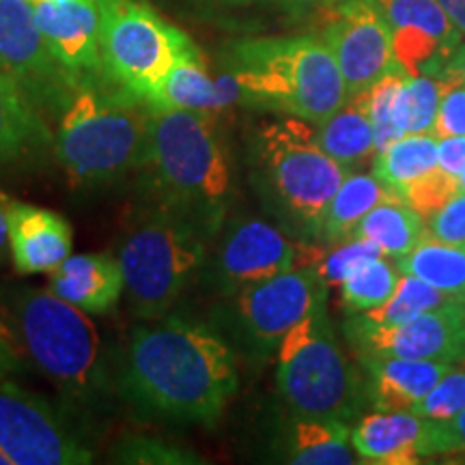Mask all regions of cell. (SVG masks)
Returning a JSON list of instances; mask_svg holds the SVG:
<instances>
[{
    "instance_id": "obj_42",
    "label": "cell",
    "mask_w": 465,
    "mask_h": 465,
    "mask_svg": "<svg viewBox=\"0 0 465 465\" xmlns=\"http://www.w3.org/2000/svg\"><path fill=\"white\" fill-rule=\"evenodd\" d=\"M438 166L452 177H461L465 168V136L438 138Z\"/></svg>"
},
{
    "instance_id": "obj_45",
    "label": "cell",
    "mask_w": 465,
    "mask_h": 465,
    "mask_svg": "<svg viewBox=\"0 0 465 465\" xmlns=\"http://www.w3.org/2000/svg\"><path fill=\"white\" fill-rule=\"evenodd\" d=\"M461 35H465V0H438Z\"/></svg>"
},
{
    "instance_id": "obj_23",
    "label": "cell",
    "mask_w": 465,
    "mask_h": 465,
    "mask_svg": "<svg viewBox=\"0 0 465 465\" xmlns=\"http://www.w3.org/2000/svg\"><path fill=\"white\" fill-rule=\"evenodd\" d=\"M391 194L373 173H349L322 213L317 240L328 246L349 240L366 213Z\"/></svg>"
},
{
    "instance_id": "obj_16",
    "label": "cell",
    "mask_w": 465,
    "mask_h": 465,
    "mask_svg": "<svg viewBox=\"0 0 465 465\" xmlns=\"http://www.w3.org/2000/svg\"><path fill=\"white\" fill-rule=\"evenodd\" d=\"M33 5L39 31L58 65L74 78L102 72L97 0H44Z\"/></svg>"
},
{
    "instance_id": "obj_31",
    "label": "cell",
    "mask_w": 465,
    "mask_h": 465,
    "mask_svg": "<svg viewBox=\"0 0 465 465\" xmlns=\"http://www.w3.org/2000/svg\"><path fill=\"white\" fill-rule=\"evenodd\" d=\"M444 293L438 289L429 287L420 278H414L410 274H401L397 289L380 308H373L369 312H356V315L366 323L375 325H399L411 319L424 315V312L435 311V308L449 304Z\"/></svg>"
},
{
    "instance_id": "obj_38",
    "label": "cell",
    "mask_w": 465,
    "mask_h": 465,
    "mask_svg": "<svg viewBox=\"0 0 465 465\" xmlns=\"http://www.w3.org/2000/svg\"><path fill=\"white\" fill-rule=\"evenodd\" d=\"M424 459L465 455V410L446 420H427Z\"/></svg>"
},
{
    "instance_id": "obj_18",
    "label": "cell",
    "mask_w": 465,
    "mask_h": 465,
    "mask_svg": "<svg viewBox=\"0 0 465 465\" xmlns=\"http://www.w3.org/2000/svg\"><path fill=\"white\" fill-rule=\"evenodd\" d=\"M11 259L20 274H52L72 257V226L56 212L25 203L11 207Z\"/></svg>"
},
{
    "instance_id": "obj_30",
    "label": "cell",
    "mask_w": 465,
    "mask_h": 465,
    "mask_svg": "<svg viewBox=\"0 0 465 465\" xmlns=\"http://www.w3.org/2000/svg\"><path fill=\"white\" fill-rule=\"evenodd\" d=\"M401 272L391 257H375L366 261L342 281L341 302L347 311L369 312L380 308L397 289Z\"/></svg>"
},
{
    "instance_id": "obj_11",
    "label": "cell",
    "mask_w": 465,
    "mask_h": 465,
    "mask_svg": "<svg viewBox=\"0 0 465 465\" xmlns=\"http://www.w3.org/2000/svg\"><path fill=\"white\" fill-rule=\"evenodd\" d=\"M0 450L11 465H86L93 452L45 399L0 377Z\"/></svg>"
},
{
    "instance_id": "obj_3",
    "label": "cell",
    "mask_w": 465,
    "mask_h": 465,
    "mask_svg": "<svg viewBox=\"0 0 465 465\" xmlns=\"http://www.w3.org/2000/svg\"><path fill=\"white\" fill-rule=\"evenodd\" d=\"M250 182L284 231L317 240L322 213L351 173L317 144L315 124L284 116L254 127Z\"/></svg>"
},
{
    "instance_id": "obj_39",
    "label": "cell",
    "mask_w": 465,
    "mask_h": 465,
    "mask_svg": "<svg viewBox=\"0 0 465 465\" xmlns=\"http://www.w3.org/2000/svg\"><path fill=\"white\" fill-rule=\"evenodd\" d=\"M433 134L444 136H465V83L441 80V97Z\"/></svg>"
},
{
    "instance_id": "obj_29",
    "label": "cell",
    "mask_w": 465,
    "mask_h": 465,
    "mask_svg": "<svg viewBox=\"0 0 465 465\" xmlns=\"http://www.w3.org/2000/svg\"><path fill=\"white\" fill-rule=\"evenodd\" d=\"M369 3L380 11L391 31H401V28L424 31L433 35L450 52L461 44V31L452 25L438 0H369Z\"/></svg>"
},
{
    "instance_id": "obj_9",
    "label": "cell",
    "mask_w": 465,
    "mask_h": 465,
    "mask_svg": "<svg viewBox=\"0 0 465 465\" xmlns=\"http://www.w3.org/2000/svg\"><path fill=\"white\" fill-rule=\"evenodd\" d=\"M97 3L102 14V72L116 89L144 102L194 44L143 0Z\"/></svg>"
},
{
    "instance_id": "obj_5",
    "label": "cell",
    "mask_w": 465,
    "mask_h": 465,
    "mask_svg": "<svg viewBox=\"0 0 465 465\" xmlns=\"http://www.w3.org/2000/svg\"><path fill=\"white\" fill-rule=\"evenodd\" d=\"M61 108L56 158L69 182L80 188H102L138 171L147 147V104L121 89H97L83 78Z\"/></svg>"
},
{
    "instance_id": "obj_6",
    "label": "cell",
    "mask_w": 465,
    "mask_h": 465,
    "mask_svg": "<svg viewBox=\"0 0 465 465\" xmlns=\"http://www.w3.org/2000/svg\"><path fill=\"white\" fill-rule=\"evenodd\" d=\"M11 302L14 330L28 360L69 399L100 403L110 392L108 364L89 312L50 289H22Z\"/></svg>"
},
{
    "instance_id": "obj_25",
    "label": "cell",
    "mask_w": 465,
    "mask_h": 465,
    "mask_svg": "<svg viewBox=\"0 0 465 465\" xmlns=\"http://www.w3.org/2000/svg\"><path fill=\"white\" fill-rule=\"evenodd\" d=\"M394 263L401 274L420 278L452 302H465V246L440 242L424 232L422 240Z\"/></svg>"
},
{
    "instance_id": "obj_10",
    "label": "cell",
    "mask_w": 465,
    "mask_h": 465,
    "mask_svg": "<svg viewBox=\"0 0 465 465\" xmlns=\"http://www.w3.org/2000/svg\"><path fill=\"white\" fill-rule=\"evenodd\" d=\"M328 289L312 265H295L231 295L226 325L250 353L265 356L304 319Z\"/></svg>"
},
{
    "instance_id": "obj_36",
    "label": "cell",
    "mask_w": 465,
    "mask_h": 465,
    "mask_svg": "<svg viewBox=\"0 0 465 465\" xmlns=\"http://www.w3.org/2000/svg\"><path fill=\"white\" fill-rule=\"evenodd\" d=\"M459 188V179L452 177V174L444 173L441 168L435 164L424 177L418 179L416 183H411L410 188L405 190L403 199L407 201L418 216H422V220H429L438 212L440 207H444L457 192Z\"/></svg>"
},
{
    "instance_id": "obj_20",
    "label": "cell",
    "mask_w": 465,
    "mask_h": 465,
    "mask_svg": "<svg viewBox=\"0 0 465 465\" xmlns=\"http://www.w3.org/2000/svg\"><path fill=\"white\" fill-rule=\"evenodd\" d=\"M427 418L414 411L366 414L351 427V444L360 461L377 465H411L422 461Z\"/></svg>"
},
{
    "instance_id": "obj_43",
    "label": "cell",
    "mask_w": 465,
    "mask_h": 465,
    "mask_svg": "<svg viewBox=\"0 0 465 465\" xmlns=\"http://www.w3.org/2000/svg\"><path fill=\"white\" fill-rule=\"evenodd\" d=\"M11 207H14V201H11L7 194L0 192V259L7 254V250H11V242H9Z\"/></svg>"
},
{
    "instance_id": "obj_40",
    "label": "cell",
    "mask_w": 465,
    "mask_h": 465,
    "mask_svg": "<svg viewBox=\"0 0 465 465\" xmlns=\"http://www.w3.org/2000/svg\"><path fill=\"white\" fill-rule=\"evenodd\" d=\"M424 226H427V235L435 240L465 246V190H459L444 207L424 220Z\"/></svg>"
},
{
    "instance_id": "obj_26",
    "label": "cell",
    "mask_w": 465,
    "mask_h": 465,
    "mask_svg": "<svg viewBox=\"0 0 465 465\" xmlns=\"http://www.w3.org/2000/svg\"><path fill=\"white\" fill-rule=\"evenodd\" d=\"M424 232L427 226L422 216H418L405 199L391 194L366 213L351 237H366L375 242L386 257L399 259L422 240Z\"/></svg>"
},
{
    "instance_id": "obj_19",
    "label": "cell",
    "mask_w": 465,
    "mask_h": 465,
    "mask_svg": "<svg viewBox=\"0 0 465 465\" xmlns=\"http://www.w3.org/2000/svg\"><path fill=\"white\" fill-rule=\"evenodd\" d=\"M369 403L380 411H414L455 364L435 360L362 356Z\"/></svg>"
},
{
    "instance_id": "obj_35",
    "label": "cell",
    "mask_w": 465,
    "mask_h": 465,
    "mask_svg": "<svg viewBox=\"0 0 465 465\" xmlns=\"http://www.w3.org/2000/svg\"><path fill=\"white\" fill-rule=\"evenodd\" d=\"M381 248L375 242L366 240V237H349L345 242L332 243V250L325 254H319L312 265L317 274L328 287H339L345 278L351 274L356 267H360L366 261L381 257ZM386 257V254H383Z\"/></svg>"
},
{
    "instance_id": "obj_41",
    "label": "cell",
    "mask_w": 465,
    "mask_h": 465,
    "mask_svg": "<svg viewBox=\"0 0 465 465\" xmlns=\"http://www.w3.org/2000/svg\"><path fill=\"white\" fill-rule=\"evenodd\" d=\"M25 347L15 330L0 319V377H11L25 369Z\"/></svg>"
},
{
    "instance_id": "obj_17",
    "label": "cell",
    "mask_w": 465,
    "mask_h": 465,
    "mask_svg": "<svg viewBox=\"0 0 465 465\" xmlns=\"http://www.w3.org/2000/svg\"><path fill=\"white\" fill-rule=\"evenodd\" d=\"M242 100L243 95L235 75L224 74L218 80H213L199 48L192 45L174 63L166 78L155 86L144 104L153 113H168V110L223 113L224 108Z\"/></svg>"
},
{
    "instance_id": "obj_8",
    "label": "cell",
    "mask_w": 465,
    "mask_h": 465,
    "mask_svg": "<svg viewBox=\"0 0 465 465\" xmlns=\"http://www.w3.org/2000/svg\"><path fill=\"white\" fill-rule=\"evenodd\" d=\"M213 237L188 218L151 209L119 248L130 312L162 319L205 272Z\"/></svg>"
},
{
    "instance_id": "obj_37",
    "label": "cell",
    "mask_w": 465,
    "mask_h": 465,
    "mask_svg": "<svg viewBox=\"0 0 465 465\" xmlns=\"http://www.w3.org/2000/svg\"><path fill=\"white\" fill-rule=\"evenodd\" d=\"M461 410H465V369L455 364L418 403L414 414L427 420H446Z\"/></svg>"
},
{
    "instance_id": "obj_4",
    "label": "cell",
    "mask_w": 465,
    "mask_h": 465,
    "mask_svg": "<svg viewBox=\"0 0 465 465\" xmlns=\"http://www.w3.org/2000/svg\"><path fill=\"white\" fill-rule=\"evenodd\" d=\"M243 104L322 124L345 104V80L323 37H259L235 44L226 58Z\"/></svg>"
},
{
    "instance_id": "obj_12",
    "label": "cell",
    "mask_w": 465,
    "mask_h": 465,
    "mask_svg": "<svg viewBox=\"0 0 465 465\" xmlns=\"http://www.w3.org/2000/svg\"><path fill=\"white\" fill-rule=\"evenodd\" d=\"M300 252L281 226L259 218H226L213 240L205 272L213 289L231 298L295 267Z\"/></svg>"
},
{
    "instance_id": "obj_15",
    "label": "cell",
    "mask_w": 465,
    "mask_h": 465,
    "mask_svg": "<svg viewBox=\"0 0 465 465\" xmlns=\"http://www.w3.org/2000/svg\"><path fill=\"white\" fill-rule=\"evenodd\" d=\"M323 42L345 80L347 97L362 95L377 80L401 69L392 50V33L369 0H349L330 15Z\"/></svg>"
},
{
    "instance_id": "obj_33",
    "label": "cell",
    "mask_w": 465,
    "mask_h": 465,
    "mask_svg": "<svg viewBox=\"0 0 465 465\" xmlns=\"http://www.w3.org/2000/svg\"><path fill=\"white\" fill-rule=\"evenodd\" d=\"M405 72L403 69H394L388 75H383L381 80L371 86L369 91H364L362 95H358V100L364 104L366 114H369L371 125H373L375 134V147L377 153L399 141L401 136H405L399 130L397 116H394V106H397V93L403 83Z\"/></svg>"
},
{
    "instance_id": "obj_7",
    "label": "cell",
    "mask_w": 465,
    "mask_h": 465,
    "mask_svg": "<svg viewBox=\"0 0 465 465\" xmlns=\"http://www.w3.org/2000/svg\"><path fill=\"white\" fill-rule=\"evenodd\" d=\"M276 383L295 418L349 424L369 401L364 380L336 341L325 293L278 345Z\"/></svg>"
},
{
    "instance_id": "obj_22",
    "label": "cell",
    "mask_w": 465,
    "mask_h": 465,
    "mask_svg": "<svg viewBox=\"0 0 465 465\" xmlns=\"http://www.w3.org/2000/svg\"><path fill=\"white\" fill-rule=\"evenodd\" d=\"M315 138L330 158L351 173L366 162L373 164L377 155L373 125L358 97L347 100L334 114L315 124Z\"/></svg>"
},
{
    "instance_id": "obj_21",
    "label": "cell",
    "mask_w": 465,
    "mask_h": 465,
    "mask_svg": "<svg viewBox=\"0 0 465 465\" xmlns=\"http://www.w3.org/2000/svg\"><path fill=\"white\" fill-rule=\"evenodd\" d=\"M50 291L89 315H106L125 293V281L119 259L74 254L52 272Z\"/></svg>"
},
{
    "instance_id": "obj_46",
    "label": "cell",
    "mask_w": 465,
    "mask_h": 465,
    "mask_svg": "<svg viewBox=\"0 0 465 465\" xmlns=\"http://www.w3.org/2000/svg\"><path fill=\"white\" fill-rule=\"evenodd\" d=\"M0 465H11V461H9V457L5 455L3 450H0Z\"/></svg>"
},
{
    "instance_id": "obj_13",
    "label": "cell",
    "mask_w": 465,
    "mask_h": 465,
    "mask_svg": "<svg viewBox=\"0 0 465 465\" xmlns=\"http://www.w3.org/2000/svg\"><path fill=\"white\" fill-rule=\"evenodd\" d=\"M345 334L358 358L383 356L457 364L465 360V302H449L399 325L366 323L353 315L347 319Z\"/></svg>"
},
{
    "instance_id": "obj_24",
    "label": "cell",
    "mask_w": 465,
    "mask_h": 465,
    "mask_svg": "<svg viewBox=\"0 0 465 465\" xmlns=\"http://www.w3.org/2000/svg\"><path fill=\"white\" fill-rule=\"evenodd\" d=\"M284 461L293 465H351V427L323 418H295L284 441Z\"/></svg>"
},
{
    "instance_id": "obj_2",
    "label": "cell",
    "mask_w": 465,
    "mask_h": 465,
    "mask_svg": "<svg viewBox=\"0 0 465 465\" xmlns=\"http://www.w3.org/2000/svg\"><path fill=\"white\" fill-rule=\"evenodd\" d=\"M138 173L151 209L188 218L216 240L235 196L231 153L218 113L151 110Z\"/></svg>"
},
{
    "instance_id": "obj_47",
    "label": "cell",
    "mask_w": 465,
    "mask_h": 465,
    "mask_svg": "<svg viewBox=\"0 0 465 465\" xmlns=\"http://www.w3.org/2000/svg\"><path fill=\"white\" fill-rule=\"evenodd\" d=\"M459 188H461V190H465V168H463L461 177H459Z\"/></svg>"
},
{
    "instance_id": "obj_1",
    "label": "cell",
    "mask_w": 465,
    "mask_h": 465,
    "mask_svg": "<svg viewBox=\"0 0 465 465\" xmlns=\"http://www.w3.org/2000/svg\"><path fill=\"white\" fill-rule=\"evenodd\" d=\"M116 386L144 416L213 424L235 397L240 375L231 345L212 325L166 315L132 330Z\"/></svg>"
},
{
    "instance_id": "obj_32",
    "label": "cell",
    "mask_w": 465,
    "mask_h": 465,
    "mask_svg": "<svg viewBox=\"0 0 465 465\" xmlns=\"http://www.w3.org/2000/svg\"><path fill=\"white\" fill-rule=\"evenodd\" d=\"M441 97V80L427 74H405L397 93L394 116L403 134H433Z\"/></svg>"
},
{
    "instance_id": "obj_28",
    "label": "cell",
    "mask_w": 465,
    "mask_h": 465,
    "mask_svg": "<svg viewBox=\"0 0 465 465\" xmlns=\"http://www.w3.org/2000/svg\"><path fill=\"white\" fill-rule=\"evenodd\" d=\"M438 164L435 134H405L388 144L373 160V173L392 194L403 199L405 190Z\"/></svg>"
},
{
    "instance_id": "obj_14",
    "label": "cell",
    "mask_w": 465,
    "mask_h": 465,
    "mask_svg": "<svg viewBox=\"0 0 465 465\" xmlns=\"http://www.w3.org/2000/svg\"><path fill=\"white\" fill-rule=\"evenodd\" d=\"M0 72L11 75L35 106H61L83 80L67 74L52 56L31 0H0Z\"/></svg>"
},
{
    "instance_id": "obj_44",
    "label": "cell",
    "mask_w": 465,
    "mask_h": 465,
    "mask_svg": "<svg viewBox=\"0 0 465 465\" xmlns=\"http://www.w3.org/2000/svg\"><path fill=\"white\" fill-rule=\"evenodd\" d=\"M446 78L461 80V83H465V44H459L457 48L452 50L449 61H446L441 80H446Z\"/></svg>"
},
{
    "instance_id": "obj_34",
    "label": "cell",
    "mask_w": 465,
    "mask_h": 465,
    "mask_svg": "<svg viewBox=\"0 0 465 465\" xmlns=\"http://www.w3.org/2000/svg\"><path fill=\"white\" fill-rule=\"evenodd\" d=\"M110 459L116 463H149V465H190L203 463V459L194 450L183 446L171 444L160 438L147 435H127L114 446Z\"/></svg>"
},
{
    "instance_id": "obj_48",
    "label": "cell",
    "mask_w": 465,
    "mask_h": 465,
    "mask_svg": "<svg viewBox=\"0 0 465 465\" xmlns=\"http://www.w3.org/2000/svg\"><path fill=\"white\" fill-rule=\"evenodd\" d=\"M31 3H44V0H31Z\"/></svg>"
},
{
    "instance_id": "obj_27",
    "label": "cell",
    "mask_w": 465,
    "mask_h": 465,
    "mask_svg": "<svg viewBox=\"0 0 465 465\" xmlns=\"http://www.w3.org/2000/svg\"><path fill=\"white\" fill-rule=\"evenodd\" d=\"M44 138V124L25 89L0 72V166L11 164Z\"/></svg>"
}]
</instances>
